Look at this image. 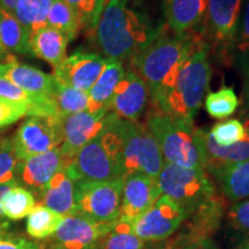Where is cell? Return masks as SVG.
Wrapping results in <instances>:
<instances>
[{"mask_svg": "<svg viewBox=\"0 0 249 249\" xmlns=\"http://www.w3.org/2000/svg\"><path fill=\"white\" fill-rule=\"evenodd\" d=\"M210 77L209 46L201 39L169 71L151 98L152 104L167 116L193 121L209 90Z\"/></svg>", "mask_w": 249, "mask_h": 249, "instance_id": "obj_1", "label": "cell"}, {"mask_svg": "<svg viewBox=\"0 0 249 249\" xmlns=\"http://www.w3.org/2000/svg\"><path fill=\"white\" fill-rule=\"evenodd\" d=\"M130 0H107L97 26L95 42L107 59L132 58L154 38L158 29L149 18L128 6Z\"/></svg>", "mask_w": 249, "mask_h": 249, "instance_id": "obj_2", "label": "cell"}, {"mask_svg": "<svg viewBox=\"0 0 249 249\" xmlns=\"http://www.w3.org/2000/svg\"><path fill=\"white\" fill-rule=\"evenodd\" d=\"M123 124L124 119L110 111L101 132L83 145L66 165L74 181H108L124 178L121 160Z\"/></svg>", "mask_w": 249, "mask_h": 249, "instance_id": "obj_3", "label": "cell"}, {"mask_svg": "<svg viewBox=\"0 0 249 249\" xmlns=\"http://www.w3.org/2000/svg\"><path fill=\"white\" fill-rule=\"evenodd\" d=\"M201 38L194 31L176 34L167 28H160L154 38L130 58L132 68L144 81L150 98L177 62L188 55Z\"/></svg>", "mask_w": 249, "mask_h": 249, "instance_id": "obj_4", "label": "cell"}, {"mask_svg": "<svg viewBox=\"0 0 249 249\" xmlns=\"http://www.w3.org/2000/svg\"><path fill=\"white\" fill-rule=\"evenodd\" d=\"M145 124L157 140L165 163L188 169H202L193 121L178 119L154 110L148 114Z\"/></svg>", "mask_w": 249, "mask_h": 249, "instance_id": "obj_5", "label": "cell"}, {"mask_svg": "<svg viewBox=\"0 0 249 249\" xmlns=\"http://www.w3.org/2000/svg\"><path fill=\"white\" fill-rule=\"evenodd\" d=\"M245 0H208L200 27L194 30L209 46L210 55L224 65L231 64V51Z\"/></svg>", "mask_w": 249, "mask_h": 249, "instance_id": "obj_6", "label": "cell"}, {"mask_svg": "<svg viewBox=\"0 0 249 249\" xmlns=\"http://www.w3.org/2000/svg\"><path fill=\"white\" fill-rule=\"evenodd\" d=\"M157 183L161 194L177 202L187 218L217 195L214 183L203 169H188L165 163Z\"/></svg>", "mask_w": 249, "mask_h": 249, "instance_id": "obj_7", "label": "cell"}, {"mask_svg": "<svg viewBox=\"0 0 249 249\" xmlns=\"http://www.w3.org/2000/svg\"><path fill=\"white\" fill-rule=\"evenodd\" d=\"M121 160L124 177L143 173L158 178L165 161L157 140L147 124L124 119Z\"/></svg>", "mask_w": 249, "mask_h": 249, "instance_id": "obj_8", "label": "cell"}, {"mask_svg": "<svg viewBox=\"0 0 249 249\" xmlns=\"http://www.w3.org/2000/svg\"><path fill=\"white\" fill-rule=\"evenodd\" d=\"M124 178L108 181H75V213L99 223H112L120 217Z\"/></svg>", "mask_w": 249, "mask_h": 249, "instance_id": "obj_9", "label": "cell"}, {"mask_svg": "<svg viewBox=\"0 0 249 249\" xmlns=\"http://www.w3.org/2000/svg\"><path fill=\"white\" fill-rule=\"evenodd\" d=\"M18 160L60 148L61 119L49 116H30L18 126L12 138Z\"/></svg>", "mask_w": 249, "mask_h": 249, "instance_id": "obj_10", "label": "cell"}, {"mask_svg": "<svg viewBox=\"0 0 249 249\" xmlns=\"http://www.w3.org/2000/svg\"><path fill=\"white\" fill-rule=\"evenodd\" d=\"M112 223H99L79 213L65 216L57 231L40 249H98Z\"/></svg>", "mask_w": 249, "mask_h": 249, "instance_id": "obj_11", "label": "cell"}, {"mask_svg": "<svg viewBox=\"0 0 249 249\" xmlns=\"http://www.w3.org/2000/svg\"><path fill=\"white\" fill-rule=\"evenodd\" d=\"M186 218L177 202L161 195L147 213L133 220V231L144 242L160 241L172 235Z\"/></svg>", "mask_w": 249, "mask_h": 249, "instance_id": "obj_12", "label": "cell"}, {"mask_svg": "<svg viewBox=\"0 0 249 249\" xmlns=\"http://www.w3.org/2000/svg\"><path fill=\"white\" fill-rule=\"evenodd\" d=\"M242 123L246 127L245 138L230 147H220L213 141L209 132L195 127V141L200 150L202 169L205 173L213 177L218 171L230 165L249 160V114L244 117Z\"/></svg>", "mask_w": 249, "mask_h": 249, "instance_id": "obj_13", "label": "cell"}, {"mask_svg": "<svg viewBox=\"0 0 249 249\" xmlns=\"http://www.w3.org/2000/svg\"><path fill=\"white\" fill-rule=\"evenodd\" d=\"M108 113L110 111H82L62 118L60 151L66 165L75 157L83 145L101 132L107 124Z\"/></svg>", "mask_w": 249, "mask_h": 249, "instance_id": "obj_14", "label": "cell"}, {"mask_svg": "<svg viewBox=\"0 0 249 249\" xmlns=\"http://www.w3.org/2000/svg\"><path fill=\"white\" fill-rule=\"evenodd\" d=\"M107 58L93 52L77 50L53 68V77L58 83L89 92L101 75Z\"/></svg>", "mask_w": 249, "mask_h": 249, "instance_id": "obj_15", "label": "cell"}, {"mask_svg": "<svg viewBox=\"0 0 249 249\" xmlns=\"http://www.w3.org/2000/svg\"><path fill=\"white\" fill-rule=\"evenodd\" d=\"M161 196L157 179L143 173H130L124 178L120 217L128 220L147 213Z\"/></svg>", "mask_w": 249, "mask_h": 249, "instance_id": "obj_16", "label": "cell"}, {"mask_svg": "<svg viewBox=\"0 0 249 249\" xmlns=\"http://www.w3.org/2000/svg\"><path fill=\"white\" fill-rule=\"evenodd\" d=\"M150 97L147 85L138 73L129 68L124 71L112 97L110 111L121 119L138 121L145 111Z\"/></svg>", "mask_w": 249, "mask_h": 249, "instance_id": "obj_17", "label": "cell"}, {"mask_svg": "<svg viewBox=\"0 0 249 249\" xmlns=\"http://www.w3.org/2000/svg\"><path fill=\"white\" fill-rule=\"evenodd\" d=\"M64 166H66V163L60 148L33 156L20 161L17 182L18 186L33 193L34 196L39 197L52 177Z\"/></svg>", "mask_w": 249, "mask_h": 249, "instance_id": "obj_18", "label": "cell"}, {"mask_svg": "<svg viewBox=\"0 0 249 249\" xmlns=\"http://www.w3.org/2000/svg\"><path fill=\"white\" fill-rule=\"evenodd\" d=\"M0 76L8 79L24 91L40 97L51 96L57 86L53 75L46 74L30 65L20 64L15 59L0 64Z\"/></svg>", "mask_w": 249, "mask_h": 249, "instance_id": "obj_19", "label": "cell"}, {"mask_svg": "<svg viewBox=\"0 0 249 249\" xmlns=\"http://www.w3.org/2000/svg\"><path fill=\"white\" fill-rule=\"evenodd\" d=\"M208 0H163L166 26L176 34L194 31L200 27Z\"/></svg>", "mask_w": 249, "mask_h": 249, "instance_id": "obj_20", "label": "cell"}, {"mask_svg": "<svg viewBox=\"0 0 249 249\" xmlns=\"http://www.w3.org/2000/svg\"><path fill=\"white\" fill-rule=\"evenodd\" d=\"M74 192H75V181L70 177L66 166H64L52 177V179L43 189L39 198L43 203L42 205H45L49 209L62 216H70L75 213Z\"/></svg>", "mask_w": 249, "mask_h": 249, "instance_id": "obj_21", "label": "cell"}, {"mask_svg": "<svg viewBox=\"0 0 249 249\" xmlns=\"http://www.w3.org/2000/svg\"><path fill=\"white\" fill-rule=\"evenodd\" d=\"M70 42V38L64 33L46 26L30 34V54L55 68L66 58V50Z\"/></svg>", "mask_w": 249, "mask_h": 249, "instance_id": "obj_22", "label": "cell"}, {"mask_svg": "<svg viewBox=\"0 0 249 249\" xmlns=\"http://www.w3.org/2000/svg\"><path fill=\"white\" fill-rule=\"evenodd\" d=\"M124 67L121 60L107 59L105 66L103 68L101 75L89 90V112L110 111V105L114 90L124 74Z\"/></svg>", "mask_w": 249, "mask_h": 249, "instance_id": "obj_23", "label": "cell"}, {"mask_svg": "<svg viewBox=\"0 0 249 249\" xmlns=\"http://www.w3.org/2000/svg\"><path fill=\"white\" fill-rule=\"evenodd\" d=\"M224 211L223 196L217 193L210 201L201 205L194 213L191 214V222L188 223L189 235L188 241H200L208 239L219 225L220 218Z\"/></svg>", "mask_w": 249, "mask_h": 249, "instance_id": "obj_24", "label": "cell"}, {"mask_svg": "<svg viewBox=\"0 0 249 249\" xmlns=\"http://www.w3.org/2000/svg\"><path fill=\"white\" fill-rule=\"evenodd\" d=\"M213 178L229 201L236 203L249 198V160L230 165L218 171Z\"/></svg>", "mask_w": 249, "mask_h": 249, "instance_id": "obj_25", "label": "cell"}, {"mask_svg": "<svg viewBox=\"0 0 249 249\" xmlns=\"http://www.w3.org/2000/svg\"><path fill=\"white\" fill-rule=\"evenodd\" d=\"M30 33L9 12L0 7V43L9 55L30 54Z\"/></svg>", "mask_w": 249, "mask_h": 249, "instance_id": "obj_26", "label": "cell"}, {"mask_svg": "<svg viewBox=\"0 0 249 249\" xmlns=\"http://www.w3.org/2000/svg\"><path fill=\"white\" fill-rule=\"evenodd\" d=\"M36 207V198L31 192L21 186L9 188L0 201V209L8 220L22 219Z\"/></svg>", "mask_w": 249, "mask_h": 249, "instance_id": "obj_27", "label": "cell"}, {"mask_svg": "<svg viewBox=\"0 0 249 249\" xmlns=\"http://www.w3.org/2000/svg\"><path fill=\"white\" fill-rule=\"evenodd\" d=\"M145 242L133 231L132 220L119 217L103 238L98 249H144Z\"/></svg>", "mask_w": 249, "mask_h": 249, "instance_id": "obj_28", "label": "cell"}, {"mask_svg": "<svg viewBox=\"0 0 249 249\" xmlns=\"http://www.w3.org/2000/svg\"><path fill=\"white\" fill-rule=\"evenodd\" d=\"M64 217L45 205H37L27 216V233L31 238L39 240L49 238L57 231Z\"/></svg>", "mask_w": 249, "mask_h": 249, "instance_id": "obj_29", "label": "cell"}, {"mask_svg": "<svg viewBox=\"0 0 249 249\" xmlns=\"http://www.w3.org/2000/svg\"><path fill=\"white\" fill-rule=\"evenodd\" d=\"M53 0H20L13 15L26 29L34 31L46 27V18Z\"/></svg>", "mask_w": 249, "mask_h": 249, "instance_id": "obj_30", "label": "cell"}, {"mask_svg": "<svg viewBox=\"0 0 249 249\" xmlns=\"http://www.w3.org/2000/svg\"><path fill=\"white\" fill-rule=\"evenodd\" d=\"M51 97L54 103L58 117L60 119L70 116V114L87 111L88 108V92L60 85L58 82Z\"/></svg>", "mask_w": 249, "mask_h": 249, "instance_id": "obj_31", "label": "cell"}, {"mask_svg": "<svg viewBox=\"0 0 249 249\" xmlns=\"http://www.w3.org/2000/svg\"><path fill=\"white\" fill-rule=\"evenodd\" d=\"M46 26L64 33L70 40L76 38L82 29L77 14L64 0H53L46 18Z\"/></svg>", "mask_w": 249, "mask_h": 249, "instance_id": "obj_32", "label": "cell"}, {"mask_svg": "<svg viewBox=\"0 0 249 249\" xmlns=\"http://www.w3.org/2000/svg\"><path fill=\"white\" fill-rule=\"evenodd\" d=\"M205 111L211 118L222 120L231 117L239 107V99L231 87L224 86L205 97Z\"/></svg>", "mask_w": 249, "mask_h": 249, "instance_id": "obj_33", "label": "cell"}, {"mask_svg": "<svg viewBox=\"0 0 249 249\" xmlns=\"http://www.w3.org/2000/svg\"><path fill=\"white\" fill-rule=\"evenodd\" d=\"M231 64L239 71L249 66V0H245L231 51Z\"/></svg>", "mask_w": 249, "mask_h": 249, "instance_id": "obj_34", "label": "cell"}, {"mask_svg": "<svg viewBox=\"0 0 249 249\" xmlns=\"http://www.w3.org/2000/svg\"><path fill=\"white\" fill-rule=\"evenodd\" d=\"M80 18L82 29L93 31L107 0H64Z\"/></svg>", "mask_w": 249, "mask_h": 249, "instance_id": "obj_35", "label": "cell"}, {"mask_svg": "<svg viewBox=\"0 0 249 249\" xmlns=\"http://www.w3.org/2000/svg\"><path fill=\"white\" fill-rule=\"evenodd\" d=\"M12 139L0 140V186L17 183V177L20 165Z\"/></svg>", "mask_w": 249, "mask_h": 249, "instance_id": "obj_36", "label": "cell"}, {"mask_svg": "<svg viewBox=\"0 0 249 249\" xmlns=\"http://www.w3.org/2000/svg\"><path fill=\"white\" fill-rule=\"evenodd\" d=\"M209 134L218 145L230 147L245 138L246 127L240 119H230L213 124Z\"/></svg>", "mask_w": 249, "mask_h": 249, "instance_id": "obj_37", "label": "cell"}, {"mask_svg": "<svg viewBox=\"0 0 249 249\" xmlns=\"http://www.w3.org/2000/svg\"><path fill=\"white\" fill-rule=\"evenodd\" d=\"M26 116H31L30 107L0 99V130Z\"/></svg>", "mask_w": 249, "mask_h": 249, "instance_id": "obj_38", "label": "cell"}, {"mask_svg": "<svg viewBox=\"0 0 249 249\" xmlns=\"http://www.w3.org/2000/svg\"><path fill=\"white\" fill-rule=\"evenodd\" d=\"M227 219L235 231L249 235V198L233 204L227 213Z\"/></svg>", "mask_w": 249, "mask_h": 249, "instance_id": "obj_39", "label": "cell"}, {"mask_svg": "<svg viewBox=\"0 0 249 249\" xmlns=\"http://www.w3.org/2000/svg\"><path fill=\"white\" fill-rule=\"evenodd\" d=\"M31 242L23 236L13 234L7 231H0V249H28Z\"/></svg>", "mask_w": 249, "mask_h": 249, "instance_id": "obj_40", "label": "cell"}, {"mask_svg": "<svg viewBox=\"0 0 249 249\" xmlns=\"http://www.w3.org/2000/svg\"><path fill=\"white\" fill-rule=\"evenodd\" d=\"M176 249H219L216 246V244L211 240V239H204V240L200 241H187V245L185 247L180 248L178 246L174 247Z\"/></svg>", "mask_w": 249, "mask_h": 249, "instance_id": "obj_41", "label": "cell"}, {"mask_svg": "<svg viewBox=\"0 0 249 249\" xmlns=\"http://www.w3.org/2000/svg\"><path fill=\"white\" fill-rule=\"evenodd\" d=\"M13 186H17V183H7V185L0 186V201H1V197L5 195V193L8 191L9 188H12ZM9 226L8 219L4 216L1 209H0V231H6Z\"/></svg>", "mask_w": 249, "mask_h": 249, "instance_id": "obj_42", "label": "cell"}, {"mask_svg": "<svg viewBox=\"0 0 249 249\" xmlns=\"http://www.w3.org/2000/svg\"><path fill=\"white\" fill-rule=\"evenodd\" d=\"M242 77H244V98L246 103V107H247L248 114H249V66H247L244 70H241Z\"/></svg>", "mask_w": 249, "mask_h": 249, "instance_id": "obj_43", "label": "cell"}, {"mask_svg": "<svg viewBox=\"0 0 249 249\" xmlns=\"http://www.w3.org/2000/svg\"><path fill=\"white\" fill-rule=\"evenodd\" d=\"M18 1H20V0H0V7L13 14L14 9L17 7Z\"/></svg>", "mask_w": 249, "mask_h": 249, "instance_id": "obj_44", "label": "cell"}, {"mask_svg": "<svg viewBox=\"0 0 249 249\" xmlns=\"http://www.w3.org/2000/svg\"><path fill=\"white\" fill-rule=\"evenodd\" d=\"M12 59H15V58L12 57V55H9L7 52L5 51V49L2 48L1 43H0V64H4V62L11 61Z\"/></svg>", "mask_w": 249, "mask_h": 249, "instance_id": "obj_45", "label": "cell"}, {"mask_svg": "<svg viewBox=\"0 0 249 249\" xmlns=\"http://www.w3.org/2000/svg\"><path fill=\"white\" fill-rule=\"evenodd\" d=\"M28 249H40V246H39V245H37L36 242H31L30 247L28 248Z\"/></svg>", "mask_w": 249, "mask_h": 249, "instance_id": "obj_46", "label": "cell"}, {"mask_svg": "<svg viewBox=\"0 0 249 249\" xmlns=\"http://www.w3.org/2000/svg\"><path fill=\"white\" fill-rule=\"evenodd\" d=\"M240 249H249V240H248V241H246L245 244L241 246Z\"/></svg>", "mask_w": 249, "mask_h": 249, "instance_id": "obj_47", "label": "cell"}, {"mask_svg": "<svg viewBox=\"0 0 249 249\" xmlns=\"http://www.w3.org/2000/svg\"><path fill=\"white\" fill-rule=\"evenodd\" d=\"M166 249H176L174 247H169V248H166Z\"/></svg>", "mask_w": 249, "mask_h": 249, "instance_id": "obj_48", "label": "cell"}, {"mask_svg": "<svg viewBox=\"0 0 249 249\" xmlns=\"http://www.w3.org/2000/svg\"><path fill=\"white\" fill-rule=\"evenodd\" d=\"M239 249H240V248H239Z\"/></svg>", "mask_w": 249, "mask_h": 249, "instance_id": "obj_49", "label": "cell"}]
</instances>
